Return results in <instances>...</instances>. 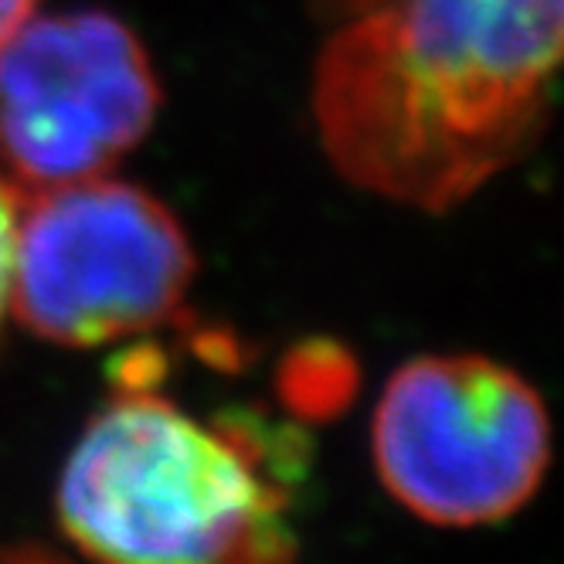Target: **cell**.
Returning <instances> with one entry per match:
<instances>
[{
    "label": "cell",
    "instance_id": "obj_6",
    "mask_svg": "<svg viewBox=\"0 0 564 564\" xmlns=\"http://www.w3.org/2000/svg\"><path fill=\"white\" fill-rule=\"evenodd\" d=\"M279 384L293 409L324 415V412L340 409L350 398L354 365L344 350L313 344L286 357V365L279 371Z\"/></svg>",
    "mask_w": 564,
    "mask_h": 564
},
{
    "label": "cell",
    "instance_id": "obj_5",
    "mask_svg": "<svg viewBox=\"0 0 564 564\" xmlns=\"http://www.w3.org/2000/svg\"><path fill=\"white\" fill-rule=\"evenodd\" d=\"M160 106L140 37L106 11L24 21L0 45V171L24 194L106 174Z\"/></svg>",
    "mask_w": 564,
    "mask_h": 564
},
{
    "label": "cell",
    "instance_id": "obj_2",
    "mask_svg": "<svg viewBox=\"0 0 564 564\" xmlns=\"http://www.w3.org/2000/svg\"><path fill=\"white\" fill-rule=\"evenodd\" d=\"M160 350L119 357L116 394L62 469V531L106 561L293 557L303 438L249 412L197 419L160 391Z\"/></svg>",
    "mask_w": 564,
    "mask_h": 564
},
{
    "label": "cell",
    "instance_id": "obj_8",
    "mask_svg": "<svg viewBox=\"0 0 564 564\" xmlns=\"http://www.w3.org/2000/svg\"><path fill=\"white\" fill-rule=\"evenodd\" d=\"M34 0H0V45L31 18Z\"/></svg>",
    "mask_w": 564,
    "mask_h": 564
},
{
    "label": "cell",
    "instance_id": "obj_7",
    "mask_svg": "<svg viewBox=\"0 0 564 564\" xmlns=\"http://www.w3.org/2000/svg\"><path fill=\"white\" fill-rule=\"evenodd\" d=\"M24 200V191L0 171V324L8 313V290H11V249H14V221Z\"/></svg>",
    "mask_w": 564,
    "mask_h": 564
},
{
    "label": "cell",
    "instance_id": "obj_9",
    "mask_svg": "<svg viewBox=\"0 0 564 564\" xmlns=\"http://www.w3.org/2000/svg\"><path fill=\"white\" fill-rule=\"evenodd\" d=\"M340 4L360 14V11H368V8H375V4H381V0H340Z\"/></svg>",
    "mask_w": 564,
    "mask_h": 564
},
{
    "label": "cell",
    "instance_id": "obj_1",
    "mask_svg": "<svg viewBox=\"0 0 564 564\" xmlns=\"http://www.w3.org/2000/svg\"><path fill=\"white\" fill-rule=\"evenodd\" d=\"M557 58L561 0H381L319 55V137L350 184L449 212L538 143Z\"/></svg>",
    "mask_w": 564,
    "mask_h": 564
},
{
    "label": "cell",
    "instance_id": "obj_4",
    "mask_svg": "<svg viewBox=\"0 0 564 564\" xmlns=\"http://www.w3.org/2000/svg\"><path fill=\"white\" fill-rule=\"evenodd\" d=\"M551 425L541 394L490 357H415L375 412V463L391 497L442 528L517 513L541 487Z\"/></svg>",
    "mask_w": 564,
    "mask_h": 564
},
{
    "label": "cell",
    "instance_id": "obj_3",
    "mask_svg": "<svg viewBox=\"0 0 564 564\" xmlns=\"http://www.w3.org/2000/svg\"><path fill=\"white\" fill-rule=\"evenodd\" d=\"M194 265L153 194L102 174L68 181L21 200L8 310L42 340L99 347L177 319Z\"/></svg>",
    "mask_w": 564,
    "mask_h": 564
}]
</instances>
